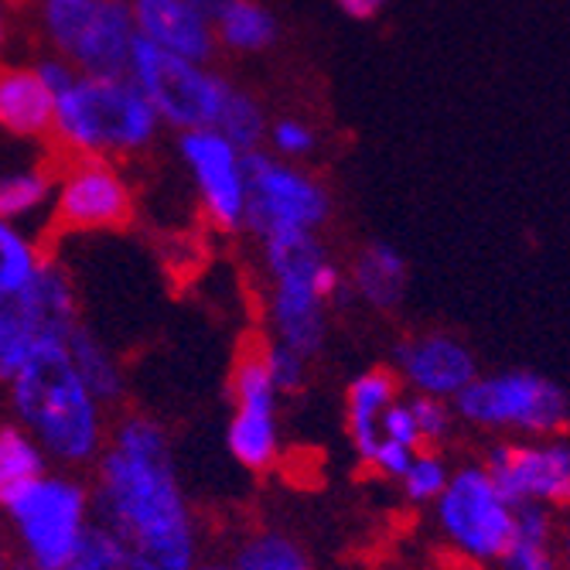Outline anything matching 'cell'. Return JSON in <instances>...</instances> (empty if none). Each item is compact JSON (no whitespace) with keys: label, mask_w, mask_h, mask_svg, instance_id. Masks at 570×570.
I'll list each match as a JSON object with an SVG mask.
<instances>
[{"label":"cell","mask_w":570,"mask_h":570,"mask_svg":"<svg viewBox=\"0 0 570 570\" xmlns=\"http://www.w3.org/2000/svg\"><path fill=\"white\" fill-rule=\"evenodd\" d=\"M99 523L114 530L137 570H195L198 533L168 431L127 417L96 454Z\"/></svg>","instance_id":"6da1fadb"},{"label":"cell","mask_w":570,"mask_h":570,"mask_svg":"<svg viewBox=\"0 0 570 570\" xmlns=\"http://www.w3.org/2000/svg\"><path fill=\"white\" fill-rule=\"evenodd\" d=\"M14 421L41 444L48 461L89 464L107 441V413L72 370L66 342H41L4 383Z\"/></svg>","instance_id":"7a4b0ae2"},{"label":"cell","mask_w":570,"mask_h":570,"mask_svg":"<svg viewBox=\"0 0 570 570\" xmlns=\"http://www.w3.org/2000/svg\"><path fill=\"white\" fill-rule=\"evenodd\" d=\"M261 264L267 284L271 342L315 358L328 338V307L345 294V271L332 261L318 233H267Z\"/></svg>","instance_id":"3957f363"},{"label":"cell","mask_w":570,"mask_h":570,"mask_svg":"<svg viewBox=\"0 0 570 570\" xmlns=\"http://www.w3.org/2000/svg\"><path fill=\"white\" fill-rule=\"evenodd\" d=\"M161 134V120L150 110L134 79L124 76H76L56 96L51 134L66 154L92 158H137Z\"/></svg>","instance_id":"277c9868"},{"label":"cell","mask_w":570,"mask_h":570,"mask_svg":"<svg viewBox=\"0 0 570 570\" xmlns=\"http://www.w3.org/2000/svg\"><path fill=\"white\" fill-rule=\"evenodd\" d=\"M454 417L482 431H509L527 438L563 434L570 421L567 390L533 370H502L479 373L454 400Z\"/></svg>","instance_id":"5b68a950"},{"label":"cell","mask_w":570,"mask_h":570,"mask_svg":"<svg viewBox=\"0 0 570 570\" xmlns=\"http://www.w3.org/2000/svg\"><path fill=\"white\" fill-rule=\"evenodd\" d=\"M127 76L144 92L150 110L158 114L161 127L171 130H195V127H216L223 102L233 89L226 76L213 69V62H191L171 56L165 48H154L137 38Z\"/></svg>","instance_id":"8992f818"},{"label":"cell","mask_w":570,"mask_h":570,"mask_svg":"<svg viewBox=\"0 0 570 570\" xmlns=\"http://www.w3.org/2000/svg\"><path fill=\"white\" fill-rule=\"evenodd\" d=\"M31 570H66L86 527L89 492L69 475H38L4 502Z\"/></svg>","instance_id":"52a82bcc"},{"label":"cell","mask_w":570,"mask_h":570,"mask_svg":"<svg viewBox=\"0 0 570 570\" xmlns=\"http://www.w3.org/2000/svg\"><path fill=\"white\" fill-rule=\"evenodd\" d=\"M431 505L444 540L464 560L495 563L512 547L515 505L495 489L485 464H464L451 472L448 485Z\"/></svg>","instance_id":"ba28073f"},{"label":"cell","mask_w":570,"mask_h":570,"mask_svg":"<svg viewBox=\"0 0 570 570\" xmlns=\"http://www.w3.org/2000/svg\"><path fill=\"white\" fill-rule=\"evenodd\" d=\"M79 322L69 271L45 256L31 287L14 301H0V383H8L41 342H66Z\"/></svg>","instance_id":"9c48e42d"},{"label":"cell","mask_w":570,"mask_h":570,"mask_svg":"<svg viewBox=\"0 0 570 570\" xmlns=\"http://www.w3.org/2000/svg\"><path fill=\"white\" fill-rule=\"evenodd\" d=\"M249 171V209L246 229L253 236L267 233H322L332 216L328 188L304 171L297 161H284L277 154L256 147L246 154Z\"/></svg>","instance_id":"30bf717a"},{"label":"cell","mask_w":570,"mask_h":570,"mask_svg":"<svg viewBox=\"0 0 570 570\" xmlns=\"http://www.w3.org/2000/svg\"><path fill=\"white\" fill-rule=\"evenodd\" d=\"M134 185L114 158L69 154L48 213L62 233H117L134 219Z\"/></svg>","instance_id":"8fae6325"},{"label":"cell","mask_w":570,"mask_h":570,"mask_svg":"<svg viewBox=\"0 0 570 570\" xmlns=\"http://www.w3.org/2000/svg\"><path fill=\"white\" fill-rule=\"evenodd\" d=\"M246 154L216 127H195L178 134V161L195 188L202 216L223 233L246 229L249 171Z\"/></svg>","instance_id":"7c38bea8"},{"label":"cell","mask_w":570,"mask_h":570,"mask_svg":"<svg viewBox=\"0 0 570 570\" xmlns=\"http://www.w3.org/2000/svg\"><path fill=\"white\" fill-rule=\"evenodd\" d=\"M233 417L226 428V448L246 472H267L281 458V390L274 386L261 345L246 348L229 380Z\"/></svg>","instance_id":"4fadbf2b"},{"label":"cell","mask_w":570,"mask_h":570,"mask_svg":"<svg viewBox=\"0 0 570 570\" xmlns=\"http://www.w3.org/2000/svg\"><path fill=\"white\" fill-rule=\"evenodd\" d=\"M485 472L512 505H563L570 495V444L563 434L499 441L489 451Z\"/></svg>","instance_id":"5bb4252c"},{"label":"cell","mask_w":570,"mask_h":570,"mask_svg":"<svg viewBox=\"0 0 570 570\" xmlns=\"http://www.w3.org/2000/svg\"><path fill=\"white\" fill-rule=\"evenodd\" d=\"M393 373L400 386H410V393L454 400L479 376V358L458 335L417 332V335H406L396 345Z\"/></svg>","instance_id":"9a60e30c"},{"label":"cell","mask_w":570,"mask_h":570,"mask_svg":"<svg viewBox=\"0 0 570 570\" xmlns=\"http://www.w3.org/2000/svg\"><path fill=\"white\" fill-rule=\"evenodd\" d=\"M137 38L191 62H213V14L198 0H130Z\"/></svg>","instance_id":"2e32d148"},{"label":"cell","mask_w":570,"mask_h":570,"mask_svg":"<svg viewBox=\"0 0 570 570\" xmlns=\"http://www.w3.org/2000/svg\"><path fill=\"white\" fill-rule=\"evenodd\" d=\"M137 45L130 0H99L86 28L76 35L66 59L82 76H124Z\"/></svg>","instance_id":"e0dca14e"},{"label":"cell","mask_w":570,"mask_h":570,"mask_svg":"<svg viewBox=\"0 0 570 570\" xmlns=\"http://www.w3.org/2000/svg\"><path fill=\"white\" fill-rule=\"evenodd\" d=\"M56 117L51 92L35 66H0V130L18 140H45Z\"/></svg>","instance_id":"ac0fdd59"},{"label":"cell","mask_w":570,"mask_h":570,"mask_svg":"<svg viewBox=\"0 0 570 570\" xmlns=\"http://www.w3.org/2000/svg\"><path fill=\"white\" fill-rule=\"evenodd\" d=\"M345 287H352V294L373 311H396L410 287V267L393 243L373 239L355 253Z\"/></svg>","instance_id":"d6986e66"},{"label":"cell","mask_w":570,"mask_h":570,"mask_svg":"<svg viewBox=\"0 0 570 570\" xmlns=\"http://www.w3.org/2000/svg\"><path fill=\"white\" fill-rule=\"evenodd\" d=\"M400 396V380L393 370H366L348 383L345 393V428L355 454L366 461L380 444V417L383 410Z\"/></svg>","instance_id":"ffe728a7"},{"label":"cell","mask_w":570,"mask_h":570,"mask_svg":"<svg viewBox=\"0 0 570 570\" xmlns=\"http://www.w3.org/2000/svg\"><path fill=\"white\" fill-rule=\"evenodd\" d=\"M209 14L216 48L236 56H261L281 38V21L264 0H213Z\"/></svg>","instance_id":"44dd1931"},{"label":"cell","mask_w":570,"mask_h":570,"mask_svg":"<svg viewBox=\"0 0 570 570\" xmlns=\"http://www.w3.org/2000/svg\"><path fill=\"white\" fill-rule=\"evenodd\" d=\"M69 358H72V370L79 373V380L89 386V393L107 406L114 400H120L124 393V366L117 352L102 342L89 325H76L66 338Z\"/></svg>","instance_id":"7402d4cb"},{"label":"cell","mask_w":570,"mask_h":570,"mask_svg":"<svg viewBox=\"0 0 570 570\" xmlns=\"http://www.w3.org/2000/svg\"><path fill=\"white\" fill-rule=\"evenodd\" d=\"M56 171L45 165H18L0 171V216L8 223H28L51 209Z\"/></svg>","instance_id":"603a6c76"},{"label":"cell","mask_w":570,"mask_h":570,"mask_svg":"<svg viewBox=\"0 0 570 570\" xmlns=\"http://www.w3.org/2000/svg\"><path fill=\"white\" fill-rule=\"evenodd\" d=\"M45 472L48 454L41 451V444L18 421L0 428V505Z\"/></svg>","instance_id":"cb8c5ba5"},{"label":"cell","mask_w":570,"mask_h":570,"mask_svg":"<svg viewBox=\"0 0 570 570\" xmlns=\"http://www.w3.org/2000/svg\"><path fill=\"white\" fill-rule=\"evenodd\" d=\"M45 264L38 243L18 226L0 216V301H14L31 287Z\"/></svg>","instance_id":"d4e9b609"},{"label":"cell","mask_w":570,"mask_h":570,"mask_svg":"<svg viewBox=\"0 0 570 570\" xmlns=\"http://www.w3.org/2000/svg\"><path fill=\"white\" fill-rule=\"evenodd\" d=\"M216 130H223L236 147L243 150H256L264 147V134H267V114L261 107V99L253 92L233 86L226 102H223V114L216 120Z\"/></svg>","instance_id":"484cf974"},{"label":"cell","mask_w":570,"mask_h":570,"mask_svg":"<svg viewBox=\"0 0 570 570\" xmlns=\"http://www.w3.org/2000/svg\"><path fill=\"white\" fill-rule=\"evenodd\" d=\"M99 0H38V28L56 56H66Z\"/></svg>","instance_id":"4316f807"},{"label":"cell","mask_w":570,"mask_h":570,"mask_svg":"<svg viewBox=\"0 0 570 570\" xmlns=\"http://www.w3.org/2000/svg\"><path fill=\"white\" fill-rule=\"evenodd\" d=\"M233 570H311V560L291 537L261 533L239 550Z\"/></svg>","instance_id":"83f0119b"},{"label":"cell","mask_w":570,"mask_h":570,"mask_svg":"<svg viewBox=\"0 0 570 570\" xmlns=\"http://www.w3.org/2000/svg\"><path fill=\"white\" fill-rule=\"evenodd\" d=\"M66 570H137V567L114 530H107L102 523H89Z\"/></svg>","instance_id":"f1b7e54d"},{"label":"cell","mask_w":570,"mask_h":570,"mask_svg":"<svg viewBox=\"0 0 570 570\" xmlns=\"http://www.w3.org/2000/svg\"><path fill=\"white\" fill-rule=\"evenodd\" d=\"M448 479H451L448 461L438 451H431V448H417L396 482L403 485V495L410 502L428 505V502H434L441 495V489L448 485Z\"/></svg>","instance_id":"f546056e"},{"label":"cell","mask_w":570,"mask_h":570,"mask_svg":"<svg viewBox=\"0 0 570 570\" xmlns=\"http://www.w3.org/2000/svg\"><path fill=\"white\" fill-rule=\"evenodd\" d=\"M264 144L284 161H304L318 150V130L301 117H277L267 120Z\"/></svg>","instance_id":"4dcf8cb0"},{"label":"cell","mask_w":570,"mask_h":570,"mask_svg":"<svg viewBox=\"0 0 570 570\" xmlns=\"http://www.w3.org/2000/svg\"><path fill=\"white\" fill-rule=\"evenodd\" d=\"M406 406L413 413V424H417L421 448H434V444H441L451 434V428H454V406H451V400L428 396V393H410Z\"/></svg>","instance_id":"1f68e13d"},{"label":"cell","mask_w":570,"mask_h":570,"mask_svg":"<svg viewBox=\"0 0 570 570\" xmlns=\"http://www.w3.org/2000/svg\"><path fill=\"white\" fill-rule=\"evenodd\" d=\"M261 352H264V362H267V373H271V380H274V386L281 393H297L307 383V373H311V358L307 355H301L297 348L281 345V342H264Z\"/></svg>","instance_id":"d6a6232c"},{"label":"cell","mask_w":570,"mask_h":570,"mask_svg":"<svg viewBox=\"0 0 570 570\" xmlns=\"http://www.w3.org/2000/svg\"><path fill=\"white\" fill-rule=\"evenodd\" d=\"M495 570H557V557L550 543L512 540V547L495 560Z\"/></svg>","instance_id":"836d02e7"},{"label":"cell","mask_w":570,"mask_h":570,"mask_svg":"<svg viewBox=\"0 0 570 570\" xmlns=\"http://www.w3.org/2000/svg\"><path fill=\"white\" fill-rule=\"evenodd\" d=\"M380 438H390L403 448H421V438H417V424H413V413L406 406V396H396L380 417Z\"/></svg>","instance_id":"e575fe53"},{"label":"cell","mask_w":570,"mask_h":570,"mask_svg":"<svg viewBox=\"0 0 570 570\" xmlns=\"http://www.w3.org/2000/svg\"><path fill=\"white\" fill-rule=\"evenodd\" d=\"M410 458H413V448H403V444H396L390 438H380V444L373 448L366 464H370V469H376L383 479H400L403 469L410 464Z\"/></svg>","instance_id":"d590c367"},{"label":"cell","mask_w":570,"mask_h":570,"mask_svg":"<svg viewBox=\"0 0 570 570\" xmlns=\"http://www.w3.org/2000/svg\"><path fill=\"white\" fill-rule=\"evenodd\" d=\"M35 69H38V76H41V82L51 89V92H62V89H69L72 82H76V76H79V69L66 59V56H56V51H48V56L41 59V62H35Z\"/></svg>","instance_id":"8d00e7d4"},{"label":"cell","mask_w":570,"mask_h":570,"mask_svg":"<svg viewBox=\"0 0 570 570\" xmlns=\"http://www.w3.org/2000/svg\"><path fill=\"white\" fill-rule=\"evenodd\" d=\"M386 4L390 0H335V8L352 21H373L376 14H383Z\"/></svg>","instance_id":"74e56055"},{"label":"cell","mask_w":570,"mask_h":570,"mask_svg":"<svg viewBox=\"0 0 570 570\" xmlns=\"http://www.w3.org/2000/svg\"><path fill=\"white\" fill-rule=\"evenodd\" d=\"M8 38H11V24H8V14H4V8H0V56H4Z\"/></svg>","instance_id":"f35d334b"},{"label":"cell","mask_w":570,"mask_h":570,"mask_svg":"<svg viewBox=\"0 0 570 570\" xmlns=\"http://www.w3.org/2000/svg\"><path fill=\"white\" fill-rule=\"evenodd\" d=\"M195 570H233L229 563H209V567H195Z\"/></svg>","instance_id":"ab89813d"},{"label":"cell","mask_w":570,"mask_h":570,"mask_svg":"<svg viewBox=\"0 0 570 570\" xmlns=\"http://www.w3.org/2000/svg\"><path fill=\"white\" fill-rule=\"evenodd\" d=\"M0 570H4V543H0Z\"/></svg>","instance_id":"60d3db41"},{"label":"cell","mask_w":570,"mask_h":570,"mask_svg":"<svg viewBox=\"0 0 570 570\" xmlns=\"http://www.w3.org/2000/svg\"><path fill=\"white\" fill-rule=\"evenodd\" d=\"M198 4H205V8H209V4H213V0H198Z\"/></svg>","instance_id":"b9f144b4"}]
</instances>
